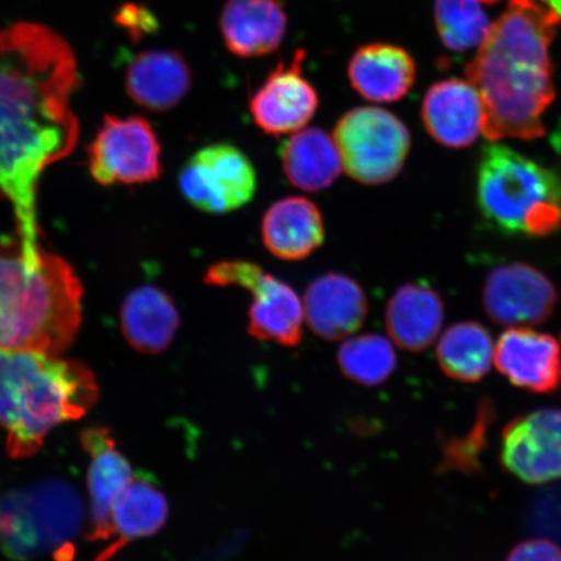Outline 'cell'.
Wrapping results in <instances>:
<instances>
[{"instance_id":"1","label":"cell","mask_w":561,"mask_h":561,"mask_svg":"<svg viewBox=\"0 0 561 561\" xmlns=\"http://www.w3.org/2000/svg\"><path fill=\"white\" fill-rule=\"evenodd\" d=\"M80 85L72 48L44 25L0 32V196L10 202L27 261L39 263L37 191L46 168L67 158L80 126L70 98Z\"/></svg>"},{"instance_id":"2","label":"cell","mask_w":561,"mask_h":561,"mask_svg":"<svg viewBox=\"0 0 561 561\" xmlns=\"http://www.w3.org/2000/svg\"><path fill=\"white\" fill-rule=\"evenodd\" d=\"M560 20L536 0H510L467 66L491 142L545 136L542 116L556 100L549 48Z\"/></svg>"},{"instance_id":"3","label":"cell","mask_w":561,"mask_h":561,"mask_svg":"<svg viewBox=\"0 0 561 561\" xmlns=\"http://www.w3.org/2000/svg\"><path fill=\"white\" fill-rule=\"evenodd\" d=\"M82 321V286L65 259L27 261L19 238L0 237V350L60 355Z\"/></svg>"},{"instance_id":"4","label":"cell","mask_w":561,"mask_h":561,"mask_svg":"<svg viewBox=\"0 0 561 561\" xmlns=\"http://www.w3.org/2000/svg\"><path fill=\"white\" fill-rule=\"evenodd\" d=\"M98 398L100 388L85 364L0 350V426L13 459L37 454L54 427L87 415Z\"/></svg>"},{"instance_id":"5","label":"cell","mask_w":561,"mask_h":561,"mask_svg":"<svg viewBox=\"0 0 561 561\" xmlns=\"http://www.w3.org/2000/svg\"><path fill=\"white\" fill-rule=\"evenodd\" d=\"M481 214L504 233L545 237L561 228V178L537 161L490 144L477 171Z\"/></svg>"},{"instance_id":"6","label":"cell","mask_w":561,"mask_h":561,"mask_svg":"<svg viewBox=\"0 0 561 561\" xmlns=\"http://www.w3.org/2000/svg\"><path fill=\"white\" fill-rule=\"evenodd\" d=\"M82 524L81 496L66 481H38L0 495V551L12 560L72 557Z\"/></svg>"},{"instance_id":"7","label":"cell","mask_w":561,"mask_h":561,"mask_svg":"<svg viewBox=\"0 0 561 561\" xmlns=\"http://www.w3.org/2000/svg\"><path fill=\"white\" fill-rule=\"evenodd\" d=\"M333 139L343 170L368 186L394 180L411 149V135L401 118L378 107L346 112L335 124Z\"/></svg>"},{"instance_id":"8","label":"cell","mask_w":561,"mask_h":561,"mask_svg":"<svg viewBox=\"0 0 561 561\" xmlns=\"http://www.w3.org/2000/svg\"><path fill=\"white\" fill-rule=\"evenodd\" d=\"M89 171L103 186L158 180L161 146L151 123L140 116H105L89 147Z\"/></svg>"},{"instance_id":"9","label":"cell","mask_w":561,"mask_h":561,"mask_svg":"<svg viewBox=\"0 0 561 561\" xmlns=\"http://www.w3.org/2000/svg\"><path fill=\"white\" fill-rule=\"evenodd\" d=\"M182 195L193 207L210 215L240 209L254 198L257 178L245 153L230 144L203 147L179 173Z\"/></svg>"},{"instance_id":"10","label":"cell","mask_w":561,"mask_h":561,"mask_svg":"<svg viewBox=\"0 0 561 561\" xmlns=\"http://www.w3.org/2000/svg\"><path fill=\"white\" fill-rule=\"evenodd\" d=\"M558 290L541 271L525 263L497 266L483 285L482 300L495 324L529 328L543 324L556 311Z\"/></svg>"},{"instance_id":"11","label":"cell","mask_w":561,"mask_h":561,"mask_svg":"<svg viewBox=\"0 0 561 561\" xmlns=\"http://www.w3.org/2000/svg\"><path fill=\"white\" fill-rule=\"evenodd\" d=\"M306 53L294 54L266 76L250 100V112L265 135L279 137L306 128L319 108V94L306 79Z\"/></svg>"},{"instance_id":"12","label":"cell","mask_w":561,"mask_h":561,"mask_svg":"<svg viewBox=\"0 0 561 561\" xmlns=\"http://www.w3.org/2000/svg\"><path fill=\"white\" fill-rule=\"evenodd\" d=\"M501 461L533 485L561 479V410L542 409L512 420L502 433Z\"/></svg>"},{"instance_id":"13","label":"cell","mask_w":561,"mask_h":561,"mask_svg":"<svg viewBox=\"0 0 561 561\" xmlns=\"http://www.w3.org/2000/svg\"><path fill=\"white\" fill-rule=\"evenodd\" d=\"M81 442L90 456L88 485L91 528L88 539L90 542L108 541L112 537V510L135 479V473L105 427H89L82 432Z\"/></svg>"},{"instance_id":"14","label":"cell","mask_w":561,"mask_h":561,"mask_svg":"<svg viewBox=\"0 0 561 561\" xmlns=\"http://www.w3.org/2000/svg\"><path fill=\"white\" fill-rule=\"evenodd\" d=\"M307 325L327 341L346 340L363 327L368 299L355 279L327 273L308 285L304 298Z\"/></svg>"},{"instance_id":"15","label":"cell","mask_w":561,"mask_h":561,"mask_svg":"<svg viewBox=\"0 0 561 561\" xmlns=\"http://www.w3.org/2000/svg\"><path fill=\"white\" fill-rule=\"evenodd\" d=\"M497 370L512 385L537 394L556 391L560 376L559 343L529 328H511L494 347Z\"/></svg>"},{"instance_id":"16","label":"cell","mask_w":561,"mask_h":561,"mask_svg":"<svg viewBox=\"0 0 561 561\" xmlns=\"http://www.w3.org/2000/svg\"><path fill=\"white\" fill-rule=\"evenodd\" d=\"M421 118L437 144L451 149L472 146L482 133L480 95L469 81H440L426 91Z\"/></svg>"},{"instance_id":"17","label":"cell","mask_w":561,"mask_h":561,"mask_svg":"<svg viewBox=\"0 0 561 561\" xmlns=\"http://www.w3.org/2000/svg\"><path fill=\"white\" fill-rule=\"evenodd\" d=\"M287 30L279 0H228L220 31L228 50L240 58H261L278 50Z\"/></svg>"},{"instance_id":"18","label":"cell","mask_w":561,"mask_h":561,"mask_svg":"<svg viewBox=\"0 0 561 561\" xmlns=\"http://www.w3.org/2000/svg\"><path fill=\"white\" fill-rule=\"evenodd\" d=\"M262 238L266 250L280 261H304L324 243V217L314 202L287 196L266 209Z\"/></svg>"},{"instance_id":"19","label":"cell","mask_w":561,"mask_h":561,"mask_svg":"<svg viewBox=\"0 0 561 561\" xmlns=\"http://www.w3.org/2000/svg\"><path fill=\"white\" fill-rule=\"evenodd\" d=\"M193 83L192 69L178 51L140 53L126 69V93L140 107L165 112L185 100Z\"/></svg>"},{"instance_id":"20","label":"cell","mask_w":561,"mask_h":561,"mask_svg":"<svg viewBox=\"0 0 561 561\" xmlns=\"http://www.w3.org/2000/svg\"><path fill=\"white\" fill-rule=\"evenodd\" d=\"M245 290L252 294L249 333L259 341L298 346L304 339L305 311L296 290L264 271Z\"/></svg>"},{"instance_id":"21","label":"cell","mask_w":561,"mask_h":561,"mask_svg":"<svg viewBox=\"0 0 561 561\" xmlns=\"http://www.w3.org/2000/svg\"><path fill=\"white\" fill-rule=\"evenodd\" d=\"M347 73L351 87L364 100L392 103L409 94L415 82L416 65L402 47L370 44L357 48Z\"/></svg>"},{"instance_id":"22","label":"cell","mask_w":561,"mask_h":561,"mask_svg":"<svg viewBox=\"0 0 561 561\" xmlns=\"http://www.w3.org/2000/svg\"><path fill=\"white\" fill-rule=\"evenodd\" d=\"M445 320L439 294L421 284H404L392 294L385 312L390 339L410 353H421L437 340Z\"/></svg>"},{"instance_id":"23","label":"cell","mask_w":561,"mask_h":561,"mask_svg":"<svg viewBox=\"0 0 561 561\" xmlns=\"http://www.w3.org/2000/svg\"><path fill=\"white\" fill-rule=\"evenodd\" d=\"M180 328V313L170 294L144 285L126 296L122 329L129 345L145 355H158L172 345Z\"/></svg>"},{"instance_id":"24","label":"cell","mask_w":561,"mask_h":561,"mask_svg":"<svg viewBox=\"0 0 561 561\" xmlns=\"http://www.w3.org/2000/svg\"><path fill=\"white\" fill-rule=\"evenodd\" d=\"M280 163L287 181L310 193L327 191L343 170L333 137L319 128L293 133L280 149Z\"/></svg>"},{"instance_id":"25","label":"cell","mask_w":561,"mask_h":561,"mask_svg":"<svg viewBox=\"0 0 561 561\" xmlns=\"http://www.w3.org/2000/svg\"><path fill=\"white\" fill-rule=\"evenodd\" d=\"M168 514L165 495L150 481L135 476L112 510V537L116 541L96 561H108L126 545L157 535Z\"/></svg>"},{"instance_id":"26","label":"cell","mask_w":561,"mask_h":561,"mask_svg":"<svg viewBox=\"0 0 561 561\" xmlns=\"http://www.w3.org/2000/svg\"><path fill=\"white\" fill-rule=\"evenodd\" d=\"M437 360L447 377L459 382H479L494 360V345L485 327L458 322L440 336Z\"/></svg>"},{"instance_id":"27","label":"cell","mask_w":561,"mask_h":561,"mask_svg":"<svg viewBox=\"0 0 561 561\" xmlns=\"http://www.w3.org/2000/svg\"><path fill=\"white\" fill-rule=\"evenodd\" d=\"M342 374L359 385L377 386L394 374L398 357L391 342L380 334L348 336L339 348Z\"/></svg>"},{"instance_id":"28","label":"cell","mask_w":561,"mask_h":561,"mask_svg":"<svg viewBox=\"0 0 561 561\" xmlns=\"http://www.w3.org/2000/svg\"><path fill=\"white\" fill-rule=\"evenodd\" d=\"M482 2L485 0H436L437 30L448 50L465 53L485 41L491 24Z\"/></svg>"},{"instance_id":"29","label":"cell","mask_w":561,"mask_h":561,"mask_svg":"<svg viewBox=\"0 0 561 561\" xmlns=\"http://www.w3.org/2000/svg\"><path fill=\"white\" fill-rule=\"evenodd\" d=\"M494 416L493 404L489 399H483L477 410L476 423L467 436L446 440L442 471L462 473L480 471V456L485 450L489 426Z\"/></svg>"},{"instance_id":"30","label":"cell","mask_w":561,"mask_h":561,"mask_svg":"<svg viewBox=\"0 0 561 561\" xmlns=\"http://www.w3.org/2000/svg\"><path fill=\"white\" fill-rule=\"evenodd\" d=\"M115 21L135 41L144 38L147 34L156 33L158 30L156 15L144 5L133 3L123 5L116 13Z\"/></svg>"},{"instance_id":"31","label":"cell","mask_w":561,"mask_h":561,"mask_svg":"<svg viewBox=\"0 0 561 561\" xmlns=\"http://www.w3.org/2000/svg\"><path fill=\"white\" fill-rule=\"evenodd\" d=\"M507 561H561V549L547 539H535L516 546Z\"/></svg>"},{"instance_id":"32","label":"cell","mask_w":561,"mask_h":561,"mask_svg":"<svg viewBox=\"0 0 561 561\" xmlns=\"http://www.w3.org/2000/svg\"><path fill=\"white\" fill-rule=\"evenodd\" d=\"M486 2H494V0H486ZM541 2L552 11H556L561 19V0H541Z\"/></svg>"},{"instance_id":"33","label":"cell","mask_w":561,"mask_h":561,"mask_svg":"<svg viewBox=\"0 0 561 561\" xmlns=\"http://www.w3.org/2000/svg\"><path fill=\"white\" fill-rule=\"evenodd\" d=\"M560 374H561V354H560Z\"/></svg>"}]
</instances>
